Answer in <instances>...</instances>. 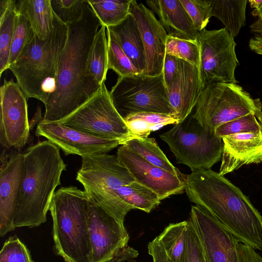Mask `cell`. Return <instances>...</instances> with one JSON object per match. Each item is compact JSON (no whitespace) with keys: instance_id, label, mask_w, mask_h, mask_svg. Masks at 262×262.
Returning a JSON list of instances; mask_svg holds the SVG:
<instances>
[{"instance_id":"1","label":"cell","mask_w":262,"mask_h":262,"mask_svg":"<svg viewBox=\"0 0 262 262\" xmlns=\"http://www.w3.org/2000/svg\"><path fill=\"white\" fill-rule=\"evenodd\" d=\"M68 34L60 55L53 90L43 102L45 113L41 120L58 123L87 101L100 85L88 68L89 53L102 26L88 0L77 20L67 24Z\"/></svg>"},{"instance_id":"2","label":"cell","mask_w":262,"mask_h":262,"mask_svg":"<svg viewBox=\"0 0 262 262\" xmlns=\"http://www.w3.org/2000/svg\"><path fill=\"white\" fill-rule=\"evenodd\" d=\"M185 192L191 202L211 215L241 243L262 251V216L240 189L212 170L188 174Z\"/></svg>"},{"instance_id":"3","label":"cell","mask_w":262,"mask_h":262,"mask_svg":"<svg viewBox=\"0 0 262 262\" xmlns=\"http://www.w3.org/2000/svg\"><path fill=\"white\" fill-rule=\"evenodd\" d=\"M25 173L14 228L37 227L47 221V213L67 165L60 149L48 140L27 148L24 153Z\"/></svg>"},{"instance_id":"4","label":"cell","mask_w":262,"mask_h":262,"mask_svg":"<svg viewBox=\"0 0 262 262\" xmlns=\"http://www.w3.org/2000/svg\"><path fill=\"white\" fill-rule=\"evenodd\" d=\"M68 34L67 25L54 12V28L48 38L41 40L32 30L26 45L9 68L27 98H34L43 103L53 91Z\"/></svg>"},{"instance_id":"5","label":"cell","mask_w":262,"mask_h":262,"mask_svg":"<svg viewBox=\"0 0 262 262\" xmlns=\"http://www.w3.org/2000/svg\"><path fill=\"white\" fill-rule=\"evenodd\" d=\"M49 210L54 249L66 262H91L89 200L84 191L70 186L56 191Z\"/></svg>"},{"instance_id":"6","label":"cell","mask_w":262,"mask_h":262,"mask_svg":"<svg viewBox=\"0 0 262 262\" xmlns=\"http://www.w3.org/2000/svg\"><path fill=\"white\" fill-rule=\"evenodd\" d=\"M81 158L76 178L83 185L89 200L124 223L133 208L120 199L116 191L134 179L117 156L104 154Z\"/></svg>"},{"instance_id":"7","label":"cell","mask_w":262,"mask_h":262,"mask_svg":"<svg viewBox=\"0 0 262 262\" xmlns=\"http://www.w3.org/2000/svg\"><path fill=\"white\" fill-rule=\"evenodd\" d=\"M250 114L262 121L259 99H253L237 83L213 82L202 91L192 117L202 127L215 131L222 124Z\"/></svg>"},{"instance_id":"8","label":"cell","mask_w":262,"mask_h":262,"mask_svg":"<svg viewBox=\"0 0 262 262\" xmlns=\"http://www.w3.org/2000/svg\"><path fill=\"white\" fill-rule=\"evenodd\" d=\"M168 145L177 163L192 172L210 169L222 158L223 142L215 131L202 127L192 116L159 135Z\"/></svg>"},{"instance_id":"9","label":"cell","mask_w":262,"mask_h":262,"mask_svg":"<svg viewBox=\"0 0 262 262\" xmlns=\"http://www.w3.org/2000/svg\"><path fill=\"white\" fill-rule=\"evenodd\" d=\"M57 123L94 136L119 139L122 144L132 138L104 83L87 101Z\"/></svg>"},{"instance_id":"10","label":"cell","mask_w":262,"mask_h":262,"mask_svg":"<svg viewBox=\"0 0 262 262\" xmlns=\"http://www.w3.org/2000/svg\"><path fill=\"white\" fill-rule=\"evenodd\" d=\"M110 92L116 108L123 118L137 112L173 115L162 74L157 76L138 74L119 77Z\"/></svg>"},{"instance_id":"11","label":"cell","mask_w":262,"mask_h":262,"mask_svg":"<svg viewBox=\"0 0 262 262\" xmlns=\"http://www.w3.org/2000/svg\"><path fill=\"white\" fill-rule=\"evenodd\" d=\"M200 49V71L204 87L213 82L237 83L235 71L239 65L234 37L223 28L204 29L196 36Z\"/></svg>"},{"instance_id":"12","label":"cell","mask_w":262,"mask_h":262,"mask_svg":"<svg viewBox=\"0 0 262 262\" xmlns=\"http://www.w3.org/2000/svg\"><path fill=\"white\" fill-rule=\"evenodd\" d=\"M0 96L1 144L20 150L28 142L30 130L27 98L13 79L5 80Z\"/></svg>"},{"instance_id":"13","label":"cell","mask_w":262,"mask_h":262,"mask_svg":"<svg viewBox=\"0 0 262 262\" xmlns=\"http://www.w3.org/2000/svg\"><path fill=\"white\" fill-rule=\"evenodd\" d=\"M189 219L199 235L207 262H244L241 242L214 218L192 205Z\"/></svg>"},{"instance_id":"14","label":"cell","mask_w":262,"mask_h":262,"mask_svg":"<svg viewBox=\"0 0 262 262\" xmlns=\"http://www.w3.org/2000/svg\"><path fill=\"white\" fill-rule=\"evenodd\" d=\"M117 157L135 181L154 191L161 201L185 191L187 174H174L157 167L124 145L118 148Z\"/></svg>"},{"instance_id":"15","label":"cell","mask_w":262,"mask_h":262,"mask_svg":"<svg viewBox=\"0 0 262 262\" xmlns=\"http://www.w3.org/2000/svg\"><path fill=\"white\" fill-rule=\"evenodd\" d=\"M89 231L91 262H105L128 245L129 237L124 223L90 201Z\"/></svg>"},{"instance_id":"16","label":"cell","mask_w":262,"mask_h":262,"mask_svg":"<svg viewBox=\"0 0 262 262\" xmlns=\"http://www.w3.org/2000/svg\"><path fill=\"white\" fill-rule=\"evenodd\" d=\"M35 135L45 137L61 149L65 155L86 156L107 154L122 142L116 139L94 136L57 123L40 121Z\"/></svg>"},{"instance_id":"17","label":"cell","mask_w":262,"mask_h":262,"mask_svg":"<svg viewBox=\"0 0 262 262\" xmlns=\"http://www.w3.org/2000/svg\"><path fill=\"white\" fill-rule=\"evenodd\" d=\"M0 235L13 230L25 173L24 155L15 152L7 160L5 153L1 156Z\"/></svg>"},{"instance_id":"18","label":"cell","mask_w":262,"mask_h":262,"mask_svg":"<svg viewBox=\"0 0 262 262\" xmlns=\"http://www.w3.org/2000/svg\"><path fill=\"white\" fill-rule=\"evenodd\" d=\"M130 13L139 27L145 50L146 65L143 74H162L168 34L153 12L142 3L132 0Z\"/></svg>"},{"instance_id":"19","label":"cell","mask_w":262,"mask_h":262,"mask_svg":"<svg viewBox=\"0 0 262 262\" xmlns=\"http://www.w3.org/2000/svg\"><path fill=\"white\" fill-rule=\"evenodd\" d=\"M203 89L200 68L179 59L178 73L167 89L173 115L179 122L191 113Z\"/></svg>"},{"instance_id":"20","label":"cell","mask_w":262,"mask_h":262,"mask_svg":"<svg viewBox=\"0 0 262 262\" xmlns=\"http://www.w3.org/2000/svg\"><path fill=\"white\" fill-rule=\"evenodd\" d=\"M223 152L219 170L224 176L245 165L262 163V129L222 138Z\"/></svg>"},{"instance_id":"21","label":"cell","mask_w":262,"mask_h":262,"mask_svg":"<svg viewBox=\"0 0 262 262\" xmlns=\"http://www.w3.org/2000/svg\"><path fill=\"white\" fill-rule=\"evenodd\" d=\"M146 4L157 14L168 36L196 40L199 32L180 0L147 1Z\"/></svg>"},{"instance_id":"22","label":"cell","mask_w":262,"mask_h":262,"mask_svg":"<svg viewBox=\"0 0 262 262\" xmlns=\"http://www.w3.org/2000/svg\"><path fill=\"white\" fill-rule=\"evenodd\" d=\"M140 74L146 65L145 50L141 33L130 14L119 24L106 28Z\"/></svg>"},{"instance_id":"23","label":"cell","mask_w":262,"mask_h":262,"mask_svg":"<svg viewBox=\"0 0 262 262\" xmlns=\"http://www.w3.org/2000/svg\"><path fill=\"white\" fill-rule=\"evenodd\" d=\"M17 11L30 21L32 29L41 40L48 37L54 28V12L51 0H21L16 2Z\"/></svg>"},{"instance_id":"24","label":"cell","mask_w":262,"mask_h":262,"mask_svg":"<svg viewBox=\"0 0 262 262\" xmlns=\"http://www.w3.org/2000/svg\"><path fill=\"white\" fill-rule=\"evenodd\" d=\"M247 0L211 1L212 16L218 18L234 38L245 25Z\"/></svg>"},{"instance_id":"25","label":"cell","mask_w":262,"mask_h":262,"mask_svg":"<svg viewBox=\"0 0 262 262\" xmlns=\"http://www.w3.org/2000/svg\"><path fill=\"white\" fill-rule=\"evenodd\" d=\"M0 10V74L9 68L10 48L16 17V1L1 0Z\"/></svg>"},{"instance_id":"26","label":"cell","mask_w":262,"mask_h":262,"mask_svg":"<svg viewBox=\"0 0 262 262\" xmlns=\"http://www.w3.org/2000/svg\"><path fill=\"white\" fill-rule=\"evenodd\" d=\"M122 145L157 167L174 174H183L171 163L153 138H132Z\"/></svg>"},{"instance_id":"27","label":"cell","mask_w":262,"mask_h":262,"mask_svg":"<svg viewBox=\"0 0 262 262\" xmlns=\"http://www.w3.org/2000/svg\"><path fill=\"white\" fill-rule=\"evenodd\" d=\"M187 226L188 221L171 223L156 237L171 262H182Z\"/></svg>"},{"instance_id":"28","label":"cell","mask_w":262,"mask_h":262,"mask_svg":"<svg viewBox=\"0 0 262 262\" xmlns=\"http://www.w3.org/2000/svg\"><path fill=\"white\" fill-rule=\"evenodd\" d=\"M116 193L133 209L147 213L158 206L161 201L156 192L135 181L120 187Z\"/></svg>"},{"instance_id":"29","label":"cell","mask_w":262,"mask_h":262,"mask_svg":"<svg viewBox=\"0 0 262 262\" xmlns=\"http://www.w3.org/2000/svg\"><path fill=\"white\" fill-rule=\"evenodd\" d=\"M106 27L102 25L93 41L88 58V68L92 77L100 84L104 83L107 67V39Z\"/></svg>"},{"instance_id":"30","label":"cell","mask_w":262,"mask_h":262,"mask_svg":"<svg viewBox=\"0 0 262 262\" xmlns=\"http://www.w3.org/2000/svg\"><path fill=\"white\" fill-rule=\"evenodd\" d=\"M131 1L88 0V2L101 25L107 28L119 24L130 14Z\"/></svg>"},{"instance_id":"31","label":"cell","mask_w":262,"mask_h":262,"mask_svg":"<svg viewBox=\"0 0 262 262\" xmlns=\"http://www.w3.org/2000/svg\"><path fill=\"white\" fill-rule=\"evenodd\" d=\"M107 37L108 69L114 71L119 77L140 74L111 33L107 30Z\"/></svg>"},{"instance_id":"32","label":"cell","mask_w":262,"mask_h":262,"mask_svg":"<svg viewBox=\"0 0 262 262\" xmlns=\"http://www.w3.org/2000/svg\"><path fill=\"white\" fill-rule=\"evenodd\" d=\"M166 53L200 67V49L196 40L182 39L168 36Z\"/></svg>"},{"instance_id":"33","label":"cell","mask_w":262,"mask_h":262,"mask_svg":"<svg viewBox=\"0 0 262 262\" xmlns=\"http://www.w3.org/2000/svg\"><path fill=\"white\" fill-rule=\"evenodd\" d=\"M262 129V121L250 114L225 123L217 127L215 134L219 138L242 133H255Z\"/></svg>"},{"instance_id":"34","label":"cell","mask_w":262,"mask_h":262,"mask_svg":"<svg viewBox=\"0 0 262 262\" xmlns=\"http://www.w3.org/2000/svg\"><path fill=\"white\" fill-rule=\"evenodd\" d=\"M32 30L29 19L18 11L11 44L9 66L14 62L26 45Z\"/></svg>"},{"instance_id":"35","label":"cell","mask_w":262,"mask_h":262,"mask_svg":"<svg viewBox=\"0 0 262 262\" xmlns=\"http://www.w3.org/2000/svg\"><path fill=\"white\" fill-rule=\"evenodd\" d=\"M196 30L201 31L205 29L212 16L211 1L180 0Z\"/></svg>"},{"instance_id":"36","label":"cell","mask_w":262,"mask_h":262,"mask_svg":"<svg viewBox=\"0 0 262 262\" xmlns=\"http://www.w3.org/2000/svg\"><path fill=\"white\" fill-rule=\"evenodd\" d=\"M86 3V0H51L54 12L66 24L81 17Z\"/></svg>"},{"instance_id":"37","label":"cell","mask_w":262,"mask_h":262,"mask_svg":"<svg viewBox=\"0 0 262 262\" xmlns=\"http://www.w3.org/2000/svg\"><path fill=\"white\" fill-rule=\"evenodd\" d=\"M182 262H207L201 240L189 219L188 220L186 246Z\"/></svg>"},{"instance_id":"38","label":"cell","mask_w":262,"mask_h":262,"mask_svg":"<svg viewBox=\"0 0 262 262\" xmlns=\"http://www.w3.org/2000/svg\"><path fill=\"white\" fill-rule=\"evenodd\" d=\"M0 262H33L26 246L12 237L4 243L0 252Z\"/></svg>"},{"instance_id":"39","label":"cell","mask_w":262,"mask_h":262,"mask_svg":"<svg viewBox=\"0 0 262 262\" xmlns=\"http://www.w3.org/2000/svg\"><path fill=\"white\" fill-rule=\"evenodd\" d=\"M179 59L166 53L162 75L167 90L170 87L179 70Z\"/></svg>"},{"instance_id":"40","label":"cell","mask_w":262,"mask_h":262,"mask_svg":"<svg viewBox=\"0 0 262 262\" xmlns=\"http://www.w3.org/2000/svg\"><path fill=\"white\" fill-rule=\"evenodd\" d=\"M148 251L153 262H171L157 237L148 243Z\"/></svg>"},{"instance_id":"41","label":"cell","mask_w":262,"mask_h":262,"mask_svg":"<svg viewBox=\"0 0 262 262\" xmlns=\"http://www.w3.org/2000/svg\"><path fill=\"white\" fill-rule=\"evenodd\" d=\"M249 47L255 53L262 55V36L257 35L251 38Z\"/></svg>"},{"instance_id":"42","label":"cell","mask_w":262,"mask_h":262,"mask_svg":"<svg viewBox=\"0 0 262 262\" xmlns=\"http://www.w3.org/2000/svg\"><path fill=\"white\" fill-rule=\"evenodd\" d=\"M251 32L262 36V19L258 18L250 26Z\"/></svg>"},{"instance_id":"43","label":"cell","mask_w":262,"mask_h":262,"mask_svg":"<svg viewBox=\"0 0 262 262\" xmlns=\"http://www.w3.org/2000/svg\"><path fill=\"white\" fill-rule=\"evenodd\" d=\"M248 2L255 10H258L262 7V0H249Z\"/></svg>"},{"instance_id":"44","label":"cell","mask_w":262,"mask_h":262,"mask_svg":"<svg viewBox=\"0 0 262 262\" xmlns=\"http://www.w3.org/2000/svg\"><path fill=\"white\" fill-rule=\"evenodd\" d=\"M252 14L253 16H257L259 18L262 19V7L258 10H254L252 12Z\"/></svg>"}]
</instances>
